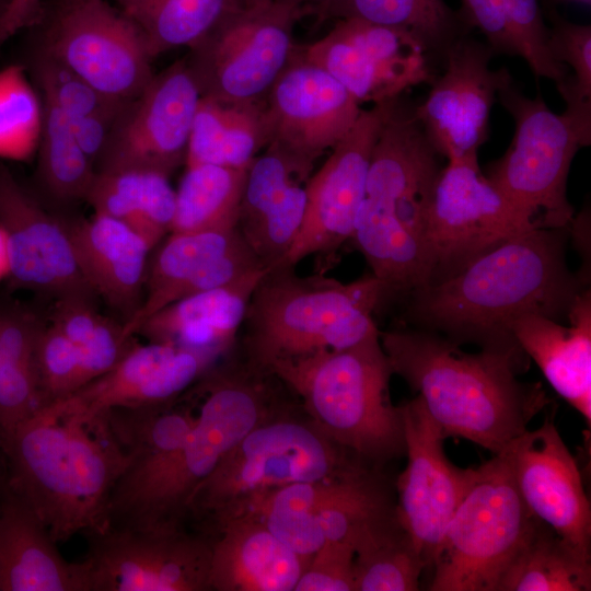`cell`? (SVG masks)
Instances as JSON below:
<instances>
[{"instance_id": "obj_35", "label": "cell", "mask_w": 591, "mask_h": 591, "mask_svg": "<svg viewBox=\"0 0 591 591\" xmlns=\"http://www.w3.org/2000/svg\"><path fill=\"white\" fill-rule=\"evenodd\" d=\"M43 125L38 142L35 183L38 197L50 210L69 213L68 209L86 201L96 171L79 146L71 126L57 106L42 93Z\"/></svg>"}, {"instance_id": "obj_53", "label": "cell", "mask_w": 591, "mask_h": 591, "mask_svg": "<svg viewBox=\"0 0 591 591\" xmlns=\"http://www.w3.org/2000/svg\"><path fill=\"white\" fill-rule=\"evenodd\" d=\"M547 1L549 4H556V3H580V4H586V5H589L591 0H545Z\"/></svg>"}, {"instance_id": "obj_45", "label": "cell", "mask_w": 591, "mask_h": 591, "mask_svg": "<svg viewBox=\"0 0 591 591\" xmlns=\"http://www.w3.org/2000/svg\"><path fill=\"white\" fill-rule=\"evenodd\" d=\"M548 48L553 58L569 66L570 78L559 92L568 111L591 115V26L576 24L549 9Z\"/></svg>"}, {"instance_id": "obj_25", "label": "cell", "mask_w": 591, "mask_h": 591, "mask_svg": "<svg viewBox=\"0 0 591 591\" xmlns=\"http://www.w3.org/2000/svg\"><path fill=\"white\" fill-rule=\"evenodd\" d=\"M83 277L96 296L129 322L144 299L152 247L123 222L103 213H58Z\"/></svg>"}, {"instance_id": "obj_40", "label": "cell", "mask_w": 591, "mask_h": 591, "mask_svg": "<svg viewBox=\"0 0 591 591\" xmlns=\"http://www.w3.org/2000/svg\"><path fill=\"white\" fill-rule=\"evenodd\" d=\"M329 19L399 28L419 39L428 53L442 56L464 35L460 14L444 0H329L322 22Z\"/></svg>"}, {"instance_id": "obj_34", "label": "cell", "mask_w": 591, "mask_h": 591, "mask_svg": "<svg viewBox=\"0 0 591 591\" xmlns=\"http://www.w3.org/2000/svg\"><path fill=\"white\" fill-rule=\"evenodd\" d=\"M355 591H416L426 569L394 507L364 521L354 534Z\"/></svg>"}, {"instance_id": "obj_9", "label": "cell", "mask_w": 591, "mask_h": 591, "mask_svg": "<svg viewBox=\"0 0 591 591\" xmlns=\"http://www.w3.org/2000/svg\"><path fill=\"white\" fill-rule=\"evenodd\" d=\"M534 517L501 454L475 468L474 479L437 548L429 590L498 591Z\"/></svg>"}, {"instance_id": "obj_23", "label": "cell", "mask_w": 591, "mask_h": 591, "mask_svg": "<svg viewBox=\"0 0 591 591\" xmlns=\"http://www.w3.org/2000/svg\"><path fill=\"white\" fill-rule=\"evenodd\" d=\"M438 155L414 107H406L399 99L393 100L371 153L366 197L427 250V218L442 170Z\"/></svg>"}, {"instance_id": "obj_49", "label": "cell", "mask_w": 591, "mask_h": 591, "mask_svg": "<svg viewBox=\"0 0 591 591\" xmlns=\"http://www.w3.org/2000/svg\"><path fill=\"white\" fill-rule=\"evenodd\" d=\"M44 15V0H11L0 20V47L21 31L39 24Z\"/></svg>"}, {"instance_id": "obj_21", "label": "cell", "mask_w": 591, "mask_h": 591, "mask_svg": "<svg viewBox=\"0 0 591 591\" xmlns=\"http://www.w3.org/2000/svg\"><path fill=\"white\" fill-rule=\"evenodd\" d=\"M494 56L486 43L462 35L443 56L444 72L414 107L428 138L448 160L477 157L488 139L497 94L512 80L506 68H490Z\"/></svg>"}, {"instance_id": "obj_18", "label": "cell", "mask_w": 591, "mask_h": 591, "mask_svg": "<svg viewBox=\"0 0 591 591\" xmlns=\"http://www.w3.org/2000/svg\"><path fill=\"white\" fill-rule=\"evenodd\" d=\"M407 464L396 480L394 511L426 568H431L443 532L471 486L475 468L447 457L444 437L416 396L399 405Z\"/></svg>"}, {"instance_id": "obj_12", "label": "cell", "mask_w": 591, "mask_h": 591, "mask_svg": "<svg viewBox=\"0 0 591 591\" xmlns=\"http://www.w3.org/2000/svg\"><path fill=\"white\" fill-rule=\"evenodd\" d=\"M44 51L101 93L130 101L150 83L153 60L137 27L106 0L63 1Z\"/></svg>"}, {"instance_id": "obj_44", "label": "cell", "mask_w": 591, "mask_h": 591, "mask_svg": "<svg viewBox=\"0 0 591 591\" xmlns=\"http://www.w3.org/2000/svg\"><path fill=\"white\" fill-rule=\"evenodd\" d=\"M43 103L23 66L0 71V154L25 158L39 142Z\"/></svg>"}, {"instance_id": "obj_6", "label": "cell", "mask_w": 591, "mask_h": 591, "mask_svg": "<svg viewBox=\"0 0 591 591\" xmlns=\"http://www.w3.org/2000/svg\"><path fill=\"white\" fill-rule=\"evenodd\" d=\"M312 422L368 466L405 454L401 406L390 398L393 374L380 333L357 345L274 363Z\"/></svg>"}, {"instance_id": "obj_13", "label": "cell", "mask_w": 591, "mask_h": 591, "mask_svg": "<svg viewBox=\"0 0 591 591\" xmlns=\"http://www.w3.org/2000/svg\"><path fill=\"white\" fill-rule=\"evenodd\" d=\"M86 537L88 591L209 590L211 545L201 534L106 528Z\"/></svg>"}, {"instance_id": "obj_3", "label": "cell", "mask_w": 591, "mask_h": 591, "mask_svg": "<svg viewBox=\"0 0 591 591\" xmlns=\"http://www.w3.org/2000/svg\"><path fill=\"white\" fill-rule=\"evenodd\" d=\"M393 374L417 393L443 437H460L499 454L523 433L551 399L541 384L517 373L525 355L482 349L465 352L432 332L380 331Z\"/></svg>"}, {"instance_id": "obj_48", "label": "cell", "mask_w": 591, "mask_h": 591, "mask_svg": "<svg viewBox=\"0 0 591 591\" xmlns=\"http://www.w3.org/2000/svg\"><path fill=\"white\" fill-rule=\"evenodd\" d=\"M354 534L323 543L310 558L294 590L355 591Z\"/></svg>"}, {"instance_id": "obj_8", "label": "cell", "mask_w": 591, "mask_h": 591, "mask_svg": "<svg viewBox=\"0 0 591 591\" xmlns=\"http://www.w3.org/2000/svg\"><path fill=\"white\" fill-rule=\"evenodd\" d=\"M497 100L512 116L513 139L486 177L540 228L563 229L573 221L567 179L576 153L591 143V116L554 113L541 94L524 95L509 81Z\"/></svg>"}, {"instance_id": "obj_2", "label": "cell", "mask_w": 591, "mask_h": 591, "mask_svg": "<svg viewBox=\"0 0 591 591\" xmlns=\"http://www.w3.org/2000/svg\"><path fill=\"white\" fill-rule=\"evenodd\" d=\"M8 484L57 544L107 526L113 489L129 464L105 413L61 399L4 434Z\"/></svg>"}, {"instance_id": "obj_29", "label": "cell", "mask_w": 591, "mask_h": 591, "mask_svg": "<svg viewBox=\"0 0 591 591\" xmlns=\"http://www.w3.org/2000/svg\"><path fill=\"white\" fill-rule=\"evenodd\" d=\"M57 545L8 484L0 502V591H88L83 563L67 561Z\"/></svg>"}, {"instance_id": "obj_17", "label": "cell", "mask_w": 591, "mask_h": 591, "mask_svg": "<svg viewBox=\"0 0 591 591\" xmlns=\"http://www.w3.org/2000/svg\"><path fill=\"white\" fill-rule=\"evenodd\" d=\"M298 50L336 78L360 104L396 100L433 80L428 50L419 39L360 20H337L326 35Z\"/></svg>"}, {"instance_id": "obj_33", "label": "cell", "mask_w": 591, "mask_h": 591, "mask_svg": "<svg viewBox=\"0 0 591 591\" xmlns=\"http://www.w3.org/2000/svg\"><path fill=\"white\" fill-rule=\"evenodd\" d=\"M86 202L94 212L128 225L153 248L171 232L175 190L169 176L152 171L96 172Z\"/></svg>"}, {"instance_id": "obj_22", "label": "cell", "mask_w": 591, "mask_h": 591, "mask_svg": "<svg viewBox=\"0 0 591 591\" xmlns=\"http://www.w3.org/2000/svg\"><path fill=\"white\" fill-rule=\"evenodd\" d=\"M531 514L590 558L591 507L579 466L553 419L526 429L502 452Z\"/></svg>"}, {"instance_id": "obj_30", "label": "cell", "mask_w": 591, "mask_h": 591, "mask_svg": "<svg viewBox=\"0 0 591 591\" xmlns=\"http://www.w3.org/2000/svg\"><path fill=\"white\" fill-rule=\"evenodd\" d=\"M268 268L212 290L176 300L148 317L136 334L220 356L240 333L248 300Z\"/></svg>"}, {"instance_id": "obj_24", "label": "cell", "mask_w": 591, "mask_h": 591, "mask_svg": "<svg viewBox=\"0 0 591 591\" xmlns=\"http://www.w3.org/2000/svg\"><path fill=\"white\" fill-rule=\"evenodd\" d=\"M217 359L170 343H136L108 372L63 399L92 413L163 405L181 397Z\"/></svg>"}, {"instance_id": "obj_38", "label": "cell", "mask_w": 591, "mask_h": 591, "mask_svg": "<svg viewBox=\"0 0 591 591\" xmlns=\"http://www.w3.org/2000/svg\"><path fill=\"white\" fill-rule=\"evenodd\" d=\"M137 27L152 59L181 46L192 48L230 13L240 0H114Z\"/></svg>"}, {"instance_id": "obj_4", "label": "cell", "mask_w": 591, "mask_h": 591, "mask_svg": "<svg viewBox=\"0 0 591 591\" xmlns=\"http://www.w3.org/2000/svg\"><path fill=\"white\" fill-rule=\"evenodd\" d=\"M204 401L182 441L152 471L113 489L107 526L132 530L185 529L197 487L256 425L280 409L286 385L245 361L211 366L198 380Z\"/></svg>"}, {"instance_id": "obj_5", "label": "cell", "mask_w": 591, "mask_h": 591, "mask_svg": "<svg viewBox=\"0 0 591 591\" xmlns=\"http://www.w3.org/2000/svg\"><path fill=\"white\" fill-rule=\"evenodd\" d=\"M294 268H268L248 300L240 332L244 361L256 370L380 333L373 313L392 297L383 281L371 274L345 283Z\"/></svg>"}, {"instance_id": "obj_27", "label": "cell", "mask_w": 591, "mask_h": 591, "mask_svg": "<svg viewBox=\"0 0 591 591\" xmlns=\"http://www.w3.org/2000/svg\"><path fill=\"white\" fill-rule=\"evenodd\" d=\"M569 326L548 316L526 313L510 324V333L568 404L591 424V296L582 290L569 311Z\"/></svg>"}, {"instance_id": "obj_14", "label": "cell", "mask_w": 591, "mask_h": 591, "mask_svg": "<svg viewBox=\"0 0 591 591\" xmlns=\"http://www.w3.org/2000/svg\"><path fill=\"white\" fill-rule=\"evenodd\" d=\"M200 97L186 59L154 74L118 114L95 171L141 170L170 177L185 162Z\"/></svg>"}, {"instance_id": "obj_31", "label": "cell", "mask_w": 591, "mask_h": 591, "mask_svg": "<svg viewBox=\"0 0 591 591\" xmlns=\"http://www.w3.org/2000/svg\"><path fill=\"white\" fill-rule=\"evenodd\" d=\"M46 324L40 310L0 294V429L4 434L43 407L35 351Z\"/></svg>"}, {"instance_id": "obj_51", "label": "cell", "mask_w": 591, "mask_h": 591, "mask_svg": "<svg viewBox=\"0 0 591 591\" xmlns=\"http://www.w3.org/2000/svg\"><path fill=\"white\" fill-rule=\"evenodd\" d=\"M8 485V466L4 449V433L0 429V502L2 494Z\"/></svg>"}, {"instance_id": "obj_28", "label": "cell", "mask_w": 591, "mask_h": 591, "mask_svg": "<svg viewBox=\"0 0 591 591\" xmlns=\"http://www.w3.org/2000/svg\"><path fill=\"white\" fill-rule=\"evenodd\" d=\"M209 590L292 591L309 560L262 522L237 515L215 526Z\"/></svg>"}, {"instance_id": "obj_16", "label": "cell", "mask_w": 591, "mask_h": 591, "mask_svg": "<svg viewBox=\"0 0 591 591\" xmlns=\"http://www.w3.org/2000/svg\"><path fill=\"white\" fill-rule=\"evenodd\" d=\"M376 473L268 490L254 501L253 518L310 560L323 543L352 535L364 521L394 507Z\"/></svg>"}, {"instance_id": "obj_50", "label": "cell", "mask_w": 591, "mask_h": 591, "mask_svg": "<svg viewBox=\"0 0 591 591\" xmlns=\"http://www.w3.org/2000/svg\"><path fill=\"white\" fill-rule=\"evenodd\" d=\"M283 3L293 10H296L300 18L305 14L316 15L318 23L322 22L324 12L328 5L329 0H275Z\"/></svg>"}, {"instance_id": "obj_32", "label": "cell", "mask_w": 591, "mask_h": 591, "mask_svg": "<svg viewBox=\"0 0 591 591\" xmlns=\"http://www.w3.org/2000/svg\"><path fill=\"white\" fill-rule=\"evenodd\" d=\"M268 142L265 102L228 103L201 96L185 163L248 167Z\"/></svg>"}, {"instance_id": "obj_41", "label": "cell", "mask_w": 591, "mask_h": 591, "mask_svg": "<svg viewBox=\"0 0 591 591\" xmlns=\"http://www.w3.org/2000/svg\"><path fill=\"white\" fill-rule=\"evenodd\" d=\"M247 169L213 164L186 166L175 190L171 232L235 227Z\"/></svg>"}, {"instance_id": "obj_26", "label": "cell", "mask_w": 591, "mask_h": 591, "mask_svg": "<svg viewBox=\"0 0 591 591\" xmlns=\"http://www.w3.org/2000/svg\"><path fill=\"white\" fill-rule=\"evenodd\" d=\"M304 182L291 161L270 147L247 169L236 228L268 268L285 258L301 230L306 208Z\"/></svg>"}, {"instance_id": "obj_1", "label": "cell", "mask_w": 591, "mask_h": 591, "mask_svg": "<svg viewBox=\"0 0 591 591\" xmlns=\"http://www.w3.org/2000/svg\"><path fill=\"white\" fill-rule=\"evenodd\" d=\"M565 229L533 228L480 253L410 292L407 316L457 345L525 355L512 321L526 313L568 316L584 290L566 265Z\"/></svg>"}, {"instance_id": "obj_11", "label": "cell", "mask_w": 591, "mask_h": 591, "mask_svg": "<svg viewBox=\"0 0 591 591\" xmlns=\"http://www.w3.org/2000/svg\"><path fill=\"white\" fill-rule=\"evenodd\" d=\"M533 228L540 227L489 182L480 171L477 157L448 160L437 181L427 218V244L433 265L431 280Z\"/></svg>"}, {"instance_id": "obj_46", "label": "cell", "mask_w": 591, "mask_h": 591, "mask_svg": "<svg viewBox=\"0 0 591 591\" xmlns=\"http://www.w3.org/2000/svg\"><path fill=\"white\" fill-rule=\"evenodd\" d=\"M40 93L48 95L68 120L117 116L128 101L109 97L43 51L35 62Z\"/></svg>"}, {"instance_id": "obj_47", "label": "cell", "mask_w": 591, "mask_h": 591, "mask_svg": "<svg viewBox=\"0 0 591 591\" xmlns=\"http://www.w3.org/2000/svg\"><path fill=\"white\" fill-rule=\"evenodd\" d=\"M35 372L43 406L69 397L88 383L76 346L49 322L36 346Z\"/></svg>"}, {"instance_id": "obj_54", "label": "cell", "mask_w": 591, "mask_h": 591, "mask_svg": "<svg viewBox=\"0 0 591 591\" xmlns=\"http://www.w3.org/2000/svg\"><path fill=\"white\" fill-rule=\"evenodd\" d=\"M11 0H0V20L5 13Z\"/></svg>"}, {"instance_id": "obj_39", "label": "cell", "mask_w": 591, "mask_h": 591, "mask_svg": "<svg viewBox=\"0 0 591 591\" xmlns=\"http://www.w3.org/2000/svg\"><path fill=\"white\" fill-rule=\"evenodd\" d=\"M589 590L590 558L536 518L498 586V591Z\"/></svg>"}, {"instance_id": "obj_52", "label": "cell", "mask_w": 591, "mask_h": 591, "mask_svg": "<svg viewBox=\"0 0 591 591\" xmlns=\"http://www.w3.org/2000/svg\"><path fill=\"white\" fill-rule=\"evenodd\" d=\"M245 9H252L270 3L273 0H240Z\"/></svg>"}, {"instance_id": "obj_42", "label": "cell", "mask_w": 591, "mask_h": 591, "mask_svg": "<svg viewBox=\"0 0 591 591\" xmlns=\"http://www.w3.org/2000/svg\"><path fill=\"white\" fill-rule=\"evenodd\" d=\"M94 298L86 293L57 298L47 314L48 322L76 346L88 383L114 368L136 344L125 335L124 323L96 310Z\"/></svg>"}, {"instance_id": "obj_7", "label": "cell", "mask_w": 591, "mask_h": 591, "mask_svg": "<svg viewBox=\"0 0 591 591\" xmlns=\"http://www.w3.org/2000/svg\"><path fill=\"white\" fill-rule=\"evenodd\" d=\"M280 409L251 429L197 487L187 521H210L216 526L265 491L376 471L326 437L311 419H292Z\"/></svg>"}, {"instance_id": "obj_10", "label": "cell", "mask_w": 591, "mask_h": 591, "mask_svg": "<svg viewBox=\"0 0 591 591\" xmlns=\"http://www.w3.org/2000/svg\"><path fill=\"white\" fill-rule=\"evenodd\" d=\"M299 13L273 0L227 15L186 58L201 96L228 103H263L296 46Z\"/></svg>"}, {"instance_id": "obj_19", "label": "cell", "mask_w": 591, "mask_h": 591, "mask_svg": "<svg viewBox=\"0 0 591 591\" xmlns=\"http://www.w3.org/2000/svg\"><path fill=\"white\" fill-rule=\"evenodd\" d=\"M391 102L362 109L352 128L309 177L301 230L278 265L296 267L302 259L331 254L350 240L366 197L371 153Z\"/></svg>"}, {"instance_id": "obj_37", "label": "cell", "mask_w": 591, "mask_h": 591, "mask_svg": "<svg viewBox=\"0 0 591 591\" xmlns=\"http://www.w3.org/2000/svg\"><path fill=\"white\" fill-rule=\"evenodd\" d=\"M169 234L148 263L142 305L124 324L128 337H134L139 326L162 308L171 290L244 242L236 225Z\"/></svg>"}, {"instance_id": "obj_36", "label": "cell", "mask_w": 591, "mask_h": 591, "mask_svg": "<svg viewBox=\"0 0 591 591\" xmlns=\"http://www.w3.org/2000/svg\"><path fill=\"white\" fill-rule=\"evenodd\" d=\"M178 401L179 397L158 406L104 412L114 436L130 459L115 487L138 480L182 443L196 421L197 412Z\"/></svg>"}, {"instance_id": "obj_43", "label": "cell", "mask_w": 591, "mask_h": 591, "mask_svg": "<svg viewBox=\"0 0 591 591\" xmlns=\"http://www.w3.org/2000/svg\"><path fill=\"white\" fill-rule=\"evenodd\" d=\"M459 14L484 34L495 55L519 57L544 27L538 0H462Z\"/></svg>"}, {"instance_id": "obj_15", "label": "cell", "mask_w": 591, "mask_h": 591, "mask_svg": "<svg viewBox=\"0 0 591 591\" xmlns=\"http://www.w3.org/2000/svg\"><path fill=\"white\" fill-rule=\"evenodd\" d=\"M361 111L336 78L296 46L265 101L267 147L290 160L308 181L316 160L352 128Z\"/></svg>"}, {"instance_id": "obj_20", "label": "cell", "mask_w": 591, "mask_h": 591, "mask_svg": "<svg viewBox=\"0 0 591 591\" xmlns=\"http://www.w3.org/2000/svg\"><path fill=\"white\" fill-rule=\"evenodd\" d=\"M0 230L10 290L53 300L96 296L83 277L60 216L0 162Z\"/></svg>"}]
</instances>
